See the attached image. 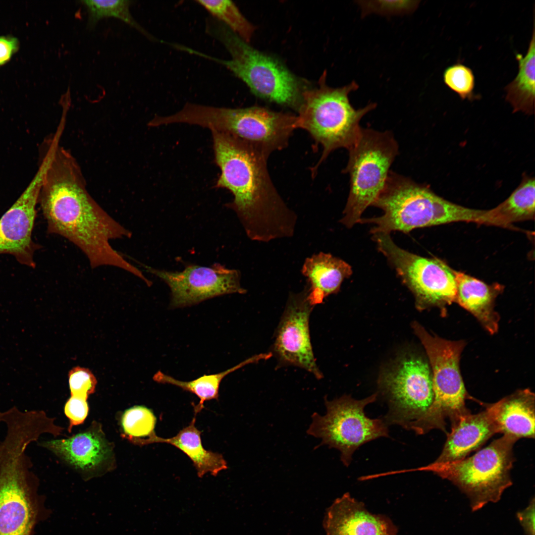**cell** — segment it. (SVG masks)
<instances>
[{
  "label": "cell",
  "mask_w": 535,
  "mask_h": 535,
  "mask_svg": "<svg viewBox=\"0 0 535 535\" xmlns=\"http://www.w3.org/2000/svg\"><path fill=\"white\" fill-rule=\"evenodd\" d=\"M272 356L271 352L257 354L226 371L215 374H204L190 381L177 380L160 371L154 374L153 379L160 383L175 385L196 395L200 399L199 403L194 406L195 414H197L204 408L205 401L218 400L219 385L225 376L246 365L268 359Z\"/></svg>",
  "instance_id": "obj_25"
},
{
  "label": "cell",
  "mask_w": 535,
  "mask_h": 535,
  "mask_svg": "<svg viewBox=\"0 0 535 535\" xmlns=\"http://www.w3.org/2000/svg\"><path fill=\"white\" fill-rule=\"evenodd\" d=\"M517 517L526 535H535V498L529 505L517 514Z\"/></svg>",
  "instance_id": "obj_35"
},
{
  "label": "cell",
  "mask_w": 535,
  "mask_h": 535,
  "mask_svg": "<svg viewBox=\"0 0 535 535\" xmlns=\"http://www.w3.org/2000/svg\"><path fill=\"white\" fill-rule=\"evenodd\" d=\"M213 17L222 23L245 42L248 43L254 32V27L231 0L196 1Z\"/></svg>",
  "instance_id": "obj_28"
},
{
  "label": "cell",
  "mask_w": 535,
  "mask_h": 535,
  "mask_svg": "<svg viewBox=\"0 0 535 535\" xmlns=\"http://www.w3.org/2000/svg\"><path fill=\"white\" fill-rule=\"evenodd\" d=\"M39 445L53 453L84 480L103 476L116 468L114 444L107 439L102 425L95 421L70 437L44 441Z\"/></svg>",
  "instance_id": "obj_17"
},
{
  "label": "cell",
  "mask_w": 535,
  "mask_h": 535,
  "mask_svg": "<svg viewBox=\"0 0 535 535\" xmlns=\"http://www.w3.org/2000/svg\"><path fill=\"white\" fill-rule=\"evenodd\" d=\"M174 123H185L229 133L268 159L286 148L297 128V116L261 107L230 108L186 103L172 115Z\"/></svg>",
  "instance_id": "obj_6"
},
{
  "label": "cell",
  "mask_w": 535,
  "mask_h": 535,
  "mask_svg": "<svg viewBox=\"0 0 535 535\" xmlns=\"http://www.w3.org/2000/svg\"><path fill=\"white\" fill-rule=\"evenodd\" d=\"M348 150V161L343 172L349 175L350 190L340 222L350 228L377 199L399 147L391 131L362 128L356 142Z\"/></svg>",
  "instance_id": "obj_9"
},
{
  "label": "cell",
  "mask_w": 535,
  "mask_h": 535,
  "mask_svg": "<svg viewBox=\"0 0 535 535\" xmlns=\"http://www.w3.org/2000/svg\"><path fill=\"white\" fill-rule=\"evenodd\" d=\"M498 433L517 438H535V394L529 389L518 390L488 405Z\"/></svg>",
  "instance_id": "obj_21"
},
{
  "label": "cell",
  "mask_w": 535,
  "mask_h": 535,
  "mask_svg": "<svg viewBox=\"0 0 535 535\" xmlns=\"http://www.w3.org/2000/svg\"><path fill=\"white\" fill-rule=\"evenodd\" d=\"M454 272L455 302L471 313L488 333H496L500 317L494 310V303L503 287L498 284L488 285L464 273Z\"/></svg>",
  "instance_id": "obj_20"
},
{
  "label": "cell",
  "mask_w": 535,
  "mask_h": 535,
  "mask_svg": "<svg viewBox=\"0 0 535 535\" xmlns=\"http://www.w3.org/2000/svg\"><path fill=\"white\" fill-rule=\"evenodd\" d=\"M309 286L297 293H291L276 332L273 353L282 365L301 368L320 379V371L311 341L309 319L314 306L308 299Z\"/></svg>",
  "instance_id": "obj_15"
},
{
  "label": "cell",
  "mask_w": 535,
  "mask_h": 535,
  "mask_svg": "<svg viewBox=\"0 0 535 535\" xmlns=\"http://www.w3.org/2000/svg\"><path fill=\"white\" fill-rule=\"evenodd\" d=\"M535 24L532 38L527 53L524 56L519 53L516 54L519 70L515 78L505 88L506 100L514 108L515 111L522 110L531 113L534 110L535 102Z\"/></svg>",
  "instance_id": "obj_24"
},
{
  "label": "cell",
  "mask_w": 535,
  "mask_h": 535,
  "mask_svg": "<svg viewBox=\"0 0 535 535\" xmlns=\"http://www.w3.org/2000/svg\"><path fill=\"white\" fill-rule=\"evenodd\" d=\"M1 421L6 431L0 441V535H32L48 511L27 450L46 428L36 416L20 411L6 413Z\"/></svg>",
  "instance_id": "obj_3"
},
{
  "label": "cell",
  "mask_w": 535,
  "mask_h": 535,
  "mask_svg": "<svg viewBox=\"0 0 535 535\" xmlns=\"http://www.w3.org/2000/svg\"><path fill=\"white\" fill-rule=\"evenodd\" d=\"M196 415L195 414L189 425L180 430L175 436L164 438L156 434L149 440L148 444L154 443L171 444L184 452L191 460L199 478L208 473L216 476L220 471L227 469V462L222 454L207 450L203 446L202 431L195 426Z\"/></svg>",
  "instance_id": "obj_23"
},
{
  "label": "cell",
  "mask_w": 535,
  "mask_h": 535,
  "mask_svg": "<svg viewBox=\"0 0 535 535\" xmlns=\"http://www.w3.org/2000/svg\"><path fill=\"white\" fill-rule=\"evenodd\" d=\"M206 32L220 42L230 55L224 60L189 49L188 53L225 66L257 96L298 109L301 93L295 76L274 58L251 47L214 18L207 21Z\"/></svg>",
  "instance_id": "obj_7"
},
{
  "label": "cell",
  "mask_w": 535,
  "mask_h": 535,
  "mask_svg": "<svg viewBox=\"0 0 535 535\" xmlns=\"http://www.w3.org/2000/svg\"><path fill=\"white\" fill-rule=\"evenodd\" d=\"M535 180L526 179L510 197L486 212V224L508 226L514 222L535 217Z\"/></svg>",
  "instance_id": "obj_26"
},
{
  "label": "cell",
  "mask_w": 535,
  "mask_h": 535,
  "mask_svg": "<svg viewBox=\"0 0 535 535\" xmlns=\"http://www.w3.org/2000/svg\"><path fill=\"white\" fill-rule=\"evenodd\" d=\"M380 387L388 406L382 418L386 424L412 430L425 415L433 398L432 375L428 363L416 355L405 357L386 372Z\"/></svg>",
  "instance_id": "obj_13"
},
{
  "label": "cell",
  "mask_w": 535,
  "mask_h": 535,
  "mask_svg": "<svg viewBox=\"0 0 535 535\" xmlns=\"http://www.w3.org/2000/svg\"><path fill=\"white\" fill-rule=\"evenodd\" d=\"M89 405L86 399L71 396L64 406V413L69 420L68 428L71 432L73 426L82 424L86 419L89 412Z\"/></svg>",
  "instance_id": "obj_33"
},
{
  "label": "cell",
  "mask_w": 535,
  "mask_h": 535,
  "mask_svg": "<svg viewBox=\"0 0 535 535\" xmlns=\"http://www.w3.org/2000/svg\"><path fill=\"white\" fill-rule=\"evenodd\" d=\"M496 433L498 429L488 405L477 414L465 415L451 426L440 454L431 464L440 465L463 459Z\"/></svg>",
  "instance_id": "obj_19"
},
{
  "label": "cell",
  "mask_w": 535,
  "mask_h": 535,
  "mask_svg": "<svg viewBox=\"0 0 535 535\" xmlns=\"http://www.w3.org/2000/svg\"><path fill=\"white\" fill-rule=\"evenodd\" d=\"M322 526L325 535H397L390 519L372 514L364 504L349 493L336 499L325 512Z\"/></svg>",
  "instance_id": "obj_18"
},
{
  "label": "cell",
  "mask_w": 535,
  "mask_h": 535,
  "mask_svg": "<svg viewBox=\"0 0 535 535\" xmlns=\"http://www.w3.org/2000/svg\"><path fill=\"white\" fill-rule=\"evenodd\" d=\"M157 418L152 410L135 406L126 410L120 419L121 436L131 443L142 446L156 435Z\"/></svg>",
  "instance_id": "obj_27"
},
{
  "label": "cell",
  "mask_w": 535,
  "mask_h": 535,
  "mask_svg": "<svg viewBox=\"0 0 535 535\" xmlns=\"http://www.w3.org/2000/svg\"><path fill=\"white\" fill-rule=\"evenodd\" d=\"M19 40L11 35L0 36V66L7 63L18 51Z\"/></svg>",
  "instance_id": "obj_34"
},
{
  "label": "cell",
  "mask_w": 535,
  "mask_h": 535,
  "mask_svg": "<svg viewBox=\"0 0 535 535\" xmlns=\"http://www.w3.org/2000/svg\"><path fill=\"white\" fill-rule=\"evenodd\" d=\"M412 327L428 356L432 369L433 398L422 419L428 430L446 431V420L451 424L471 413L465 401L471 398L466 390L460 370L463 340H448L429 333L417 322Z\"/></svg>",
  "instance_id": "obj_10"
},
{
  "label": "cell",
  "mask_w": 535,
  "mask_h": 535,
  "mask_svg": "<svg viewBox=\"0 0 535 535\" xmlns=\"http://www.w3.org/2000/svg\"><path fill=\"white\" fill-rule=\"evenodd\" d=\"M373 206L381 209L380 216L361 218L371 223L373 234L414 229L454 222L482 224L485 211L467 208L449 202L412 179L390 171L384 186Z\"/></svg>",
  "instance_id": "obj_4"
},
{
  "label": "cell",
  "mask_w": 535,
  "mask_h": 535,
  "mask_svg": "<svg viewBox=\"0 0 535 535\" xmlns=\"http://www.w3.org/2000/svg\"><path fill=\"white\" fill-rule=\"evenodd\" d=\"M373 239L414 295L417 306L421 309L438 307L444 316L446 307L455 302L454 270L439 259L423 257L400 248L389 233L374 234Z\"/></svg>",
  "instance_id": "obj_12"
},
{
  "label": "cell",
  "mask_w": 535,
  "mask_h": 535,
  "mask_svg": "<svg viewBox=\"0 0 535 535\" xmlns=\"http://www.w3.org/2000/svg\"><path fill=\"white\" fill-rule=\"evenodd\" d=\"M326 77L324 71L318 88L302 92L297 116V128L308 131L323 148L319 161L312 169L313 176L331 152L341 148L348 150L356 142L362 129L361 119L376 106L370 103L355 109L348 96L358 89L357 83L353 81L342 87L331 88L326 84Z\"/></svg>",
  "instance_id": "obj_5"
},
{
  "label": "cell",
  "mask_w": 535,
  "mask_h": 535,
  "mask_svg": "<svg viewBox=\"0 0 535 535\" xmlns=\"http://www.w3.org/2000/svg\"><path fill=\"white\" fill-rule=\"evenodd\" d=\"M211 131L221 170L215 186L232 193L233 200L227 206L236 212L248 237L267 242L292 236L297 217L274 186L268 159L229 133Z\"/></svg>",
  "instance_id": "obj_2"
},
{
  "label": "cell",
  "mask_w": 535,
  "mask_h": 535,
  "mask_svg": "<svg viewBox=\"0 0 535 535\" xmlns=\"http://www.w3.org/2000/svg\"><path fill=\"white\" fill-rule=\"evenodd\" d=\"M68 376L71 396L87 400L95 392L97 380L89 370L76 367L70 370Z\"/></svg>",
  "instance_id": "obj_32"
},
{
  "label": "cell",
  "mask_w": 535,
  "mask_h": 535,
  "mask_svg": "<svg viewBox=\"0 0 535 535\" xmlns=\"http://www.w3.org/2000/svg\"><path fill=\"white\" fill-rule=\"evenodd\" d=\"M445 84L463 100L472 99L475 85L472 70L461 63H456L445 69L443 75Z\"/></svg>",
  "instance_id": "obj_30"
},
{
  "label": "cell",
  "mask_w": 535,
  "mask_h": 535,
  "mask_svg": "<svg viewBox=\"0 0 535 535\" xmlns=\"http://www.w3.org/2000/svg\"><path fill=\"white\" fill-rule=\"evenodd\" d=\"M361 7L362 15L371 13L382 15L405 14L415 10L419 1L412 0H373L358 1Z\"/></svg>",
  "instance_id": "obj_31"
},
{
  "label": "cell",
  "mask_w": 535,
  "mask_h": 535,
  "mask_svg": "<svg viewBox=\"0 0 535 535\" xmlns=\"http://www.w3.org/2000/svg\"><path fill=\"white\" fill-rule=\"evenodd\" d=\"M80 166L59 143L51 148L39 194L49 234L59 235L84 254L92 268L110 266L139 277L143 273L113 248V240L130 238L131 232L92 197Z\"/></svg>",
  "instance_id": "obj_1"
},
{
  "label": "cell",
  "mask_w": 535,
  "mask_h": 535,
  "mask_svg": "<svg viewBox=\"0 0 535 535\" xmlns=\"http://www.w3.org/2000/svg\"><path fill=\"white\" fill-rule=\"evenodd\" d=\"M48 160L44 157L31 182L0 218V255L13 256L21 264L35 268V252L41 246L32 239L36 205Z\"/></svg>",
  "instance_id": "obj_16"
},
{
  "label": "cell",
  "mask_w": 535,
  "mask_h": 535,
  "mask_svg": "<svg viewBox=\"0 0 535 535\" xmlns=\"http://www.w3.org/2000/svg\"><path fill=\"white\" fill-rule=\"evenodd\" d=\"M131 0H90L80 1L87 9L88 27L94 28L102 19L114 17L119 19L139 31L147 38H152L133 18L130 11Z\"/></svg>",
  "instance_id": "obj_29"
},
{
  "label": "cell",
  "mask_w": 535,
  "mask_h": 535,
  "mask_svg": "<svg viewBox=\"0 0 535 535\" xmlns=\"http://www.w3.org/2000/svg\"><path fill=\"white\" fill-rule=\"evenodd\" d=\"M518 439L503 435L473 456L453 462L431 463L403 473L431 472L450 481L469 498L472 511L499 501L512 484L510 472L515 458L513 449Z\"/></svg>",
  "instance_id": "obj_8"
},
{
  "label": "cell",
  "mask_w": 535,
  "mask_h": 535,
  "mask_svg": "<svg viewBox=\"0 0 535 535\" xmlns=\"http://www.w3.org/2000/svg\"><path fill=\"white\" fill-rule=\"evenodd\" d=\"M301 272L308 281V299L315 306L328 295L337 293L344 279L352 274V270L343 260L320 252L306 259Z\"/></svg>",
  "instance_id": "obj_22"
},
{
  "label": "cell",
  "mask_w": 535,
  "mask_h": 535,
  "mask_svg": "<svg viewBox=\"0 0 535 535\" xmlns=\"http://www.w3.org/2000/svg\"><path fill=\"white\" fill-rule=\"evenodd\" d=\"M146 268L168 285L170 305L174 308L195 305L224 294L246 292L241 285L239 271L219 264L209 267L189 265L177 272Z\"/></svg>",
  "instance_id": "obj_14"
},
{
  "label": "cell",
  "mask_w": 535,
  "mask_h": 535,
  "mask_svg": "<svg viewBox=\"0 0 535 535\" xmlns=\"http://www.w3.org/2000/svg\"><path fill=\"white\" fill-rule=\"evenodd\" d=\"M377 396L375 393L361 400L346 395L331 401L325 398L326 414H313L307 433L321 438V445L338 450L341 462L348 467L359 447L378 438L389 436L388 426L382 418H370L364 411L366 406L375 401Z\"/></svg>",
  "instance_id": "obj_11"
}]
</instances>
